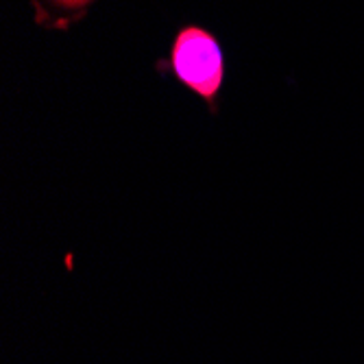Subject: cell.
I'll list each match as a JSON object with an SVG mask.
<instances>
[{"label":"cell","mask_w":364,"mask_h":364,"mask_svg":"<svg viewBox=\"0 0 364 364\" xmlns=\"http://www.w3.org/2000/svg\"><path fill=\"white\" fill-rule=\"evenodd\" d=\"M159 68L216 109L225 83V53L214 33L196 24L183 26L177 31L168 57L159 61Z\"/></svg>","instance_id":"cell-1"},{"label":"cell","mask_w":364,"mask_h":364,"mask_svg":"<svg viewBox=\"0 0 364 364\" xmlns=\"http://www.w3.org/2000/svg\"><path fill=\"white\" fill-rule=\"evenodd\" d=\"M33 22L46 31H70L79 24L98 0H28Z\"/></svg>","instance_id":"cell-2"}]
</instances>
